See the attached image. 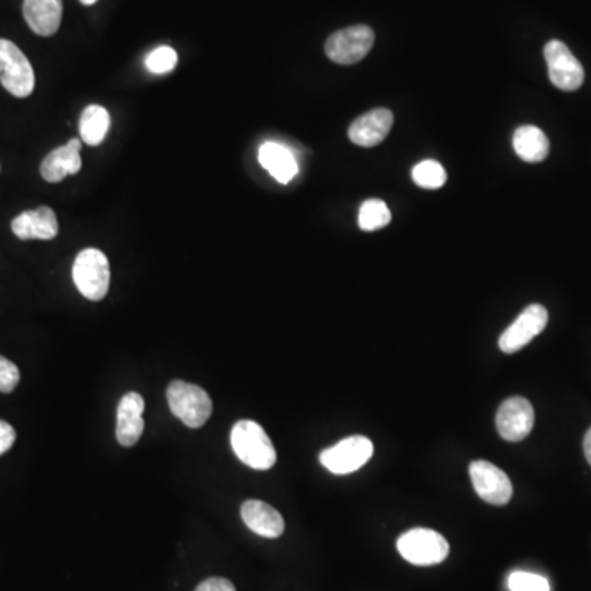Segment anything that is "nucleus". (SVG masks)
<instances>
[{"label":"nucleus","mask_w":591,"mask_h":591,"mask_svg":"<svg viewBox=\"0 0 591 591\" xmlns=\"http://www.w3.org/2000/svg\"><path fill=\"white\" fill-rule=\"evenodd\" d=\"M243 523L258 536L276 539L285 532V519L270 504L258 500H248L240 509Z\"/></svg>","instance_id":"nucleus-16"},{"label":"nucleus","mask_w":591,"mask_h":591,"mask_svg":"<svg viewBox=\"0 0 591 591\" xmlns=\"http://www.w3.org/2000/svg\"><path fill=\"white\" fill-rule=\"evenodd\" d=\"M0 83L12 96L28 97L35 89V73L15 43L0 38Z\"/></svg>","instance_id":"nucleus-5"},{"label":"nucleus","mask_w":591,"mask_h":591,"mask_svg":"<svg viewBox=\"0 0 591 591\" xmlns=\"http://www.w3.org/2000/svg\"><path fill=\"white\" fill-rule=\"evenodd\" d=\"M470 478L478 496L486 503L503 506L513 498V483L508 475L486 460L470 463Z\"/></svg>","instance_id":"nucleus-9"},{"label":"nucleus","mask_w":591,"mask_h":591,"mask_svg":"<svg viewBox=\"0 0 591 591\" xmlns=\"http://www.w3.org/2000/svg\"><path fill=\"white\" fill-rule=\"evenodd\" d=\"M509 590L511 591H550L547 578L529 572H514L509 575Z\"/></svg>","instance_id":"nucleus-24"},{"label":"nucleus","mask_w":591,"mask_h":591,"mask_svg":"<svg viewBox=\"0 0 591 591\" xmlns=\"http://www.w3.org/2000/svg\"><path fill=\"white\" fill-rule=\"evenodd\" d=\"M583 450H585V457L591 465V429H588L587 436L583 440Z\"/></svg>","instance_id":"nucleus-28"},{"label":"nucleus","mask_w":591,"mask_h":591,"mask_svg":"<svg viewBox=\"0 0 591 591\" xmlns=\"http://www.w3.org/2000/svg\"><path fill=\"white\" fill-rule=\"evenodd\" d=\"M166 398H168L171 413L191 429L204 426L211 417L212 399L201 386L191 385L181 380L173 381L168 386Z\"/></svg>","instance_id":"nucleus-2"},{"label":"nucleus","mask_w":591,"mask_h":591,"mask_svg":"<svg viewBox=\"0 0 591 591\" xmlns=\"http://www.w3.org/2000/svg\"><path fill=\"white\" fill-rule=\"evenodd\" d=\"M534 408L523 396H513L501 404L496 413V429L509 442H519L531 434Z\"/></svg>","instance_id":"nucleus-11"},{"label":"nucleus","mask_w":591,"mask_h":591,"mask_svg":"<svg viewBox=\"0 0 591 591\" xmlns=\"http://www.w3.org/2000/svg\"><path fill=\"white\" fill-rule=\"evenodd\" d=\"M81 140L73 138L63 147L56 148L45 156L40 166V173L48 183H60L66 176L78 175L81 161Z\"/></svg>","instance_id":"nucleus-15"},{"label":"nucleus","mask_w":591,"mask_h":591,"mask_svg":"<svg viewBox=\"0 0 591 591\" xmlns=\"http://www.w3.org/2000/svg\"><path fill=\"white\" fill-rule=\"evenodd\" d=\"M15 434L14 427L10 426L9 422L0 421V455H4L7 450L12 449L14 445Z\"/></svg>","instance_id":"nucleus-27"},{"label":"nucleus","mask_w":591,"mask_h":591,"mask_svg":"<svg viewBox=\"0 0 591 591\" xmlns=\"http://www.w3.org/2000/svg\"><path fill=\"white\" fill-rule=\"evenodd\" d=\"M73 280L79 293L91 301L106 298L110 285V266L106 255L97 248H86L73 265Z\"/></svg>","instance_id":"nucleus-3"},{"label":"nucleus","mask_w":591,"mask_h":591,"mask_svg":"<svg viewBox=\"0 0 591 591\" xmlns=\"http://www.w3.org/2000/svg\"><path fill=\"white\" fill-rule=\"evenodd\" d=\"M413 179L419 188L439 189L447 181V173L439 161L426 160L414 166Z\"/></svg>","instance_id":"nucleus-22"},{"label":"nucleus","mask_w":591,"mask_h":591,"mask_svg":"<svg viewBox=\"0 0 591 591\" xmlns=\"http://www.w3.org/2000/svg\"><path fill=\"white\" fill-rule=\"evenodd\" d=\"M550 83L560 91H577L585 81V71L580 61L573 56L569 46L560 40H552L544 48Z\"/></svg>","instance_id":"nucleus-8"},{"label":"nucleus","mask_w":591,"mask_h":591,"mask_svg":"<svg viewBox=\"0 0 591 591\" xmlns=\"http://www.w3.org/2000/svg\"><path fill=\"white\" fill-rule=\"evenodd\" d=\"M97 0H81V4L84 5H92V4H96Z\"/></svg>","instance_id":"nucleus-29"},{"label":"nucleus","mask_w":591,"mask_h":591,"mask_svg":"<svg viewBox=\"0 0 591 591\" xmlns=\"http://www.w3.org/2000/svg\"><path fill=\"white\" fill-rule=\"evenodd\" d=\"M196 591H237L234 583L229 582L227 578H207L196 588Z\"/></svg>","instance_id":"nucleus-26"},{"label":"nucleus","mask_w":591,"mask_h":591,"mask_svg":"<svg viewBox=\"0 0 591 591\" xmlns=\"http://www.w3.org/2000/svg\"><path fill=\"white\" fill-rule=\"evenodd\" d=\"M23 17L37 35L51 37L61 25L63 0H25Z\"/></svg>","instance_id":"nucleus-17"},{"label":"nucleus","mask_w":591,"mask_h":591,"mask_svg":"<svg viewBox=\"0 0 591 591\" xmlns=\"http://www.w3.org/2000/svg\"><path fill=\"white\" fill-rule=\"evenodd\" d=\"M514 152L527 163H541L549 155L550 143L546 133L534 125H524L514 132Z\"/></svg>","instance_id":"nucleus-19"},{"label":"nucleus","mask_w":591,"mask_h":591,"mask_svg":"<svg viewBox=\"0 0 591 591\" xmlns=\"http://www.w3.org/2000/svg\"><path fill=\"white\" fill-rule=\"evenodd\" d=\"M176 65H178V53L171 46H158L145 60V66L153 74L171 73Z\"/></svg>","instance_id":"nucleus-23"},{"label":"nucleus","mask_w":591,"mask_h":591,"mask_svg":"<svg viewBox=\"0 0 591 591\" xmlns=\"http://www.w3.org/2000/svg\"><path fill=\"white\" fill-rule=\"evenodd\" d=\"M373 442L365 436L347 437L339 444L332 445L322 452V465L334 475H349L357 472L372 459Z\"/></svg>","instance_id":"nucleus-7"},{"label":"nucleus","mask_w":591,"mask_h":591,"mask_svg":"<svg viewBox=\"0 0 591 591\" xmlns=\"http://www.w3.org/2000/svg\"><path fill=\"white\" fill-rule=\"evenodd\" d=\"M109 127L110 115L107 109L96 106V104L84 109L81 120H79V133H81L84 143H88L91 147L101 145L106 140Z\"/></svg>","instance_id":"nucleus-20"},{"label":"nucleus","mask_w":591,"mask_h":591,"mask_svg":"<svg viewBox=\"0 0 591 591\" xmlns=\"http://www.w3.org/2000/svg\"><path fill=\"white\" fill-rule=\"evenodd\" d=\"M60 225L51 207H38L25 211L12 220V232L20 240H53L58 235Z\"/></svg>","instance_id":"nucleus-14"},{"label":"nucleus","mask_w":591,"mask_h":591,"mask_svg":"<svg viewBox=\"0 0 591 591\" xmlns=\"http://www.w3.org/2000/svg\"><path fill=\"white\" fill-rule=\"evenodd\" d=\"M260 165L281 184H288L298 175V161L285 145L276 142L263 143L258 150Z\"/></svg>","instance_id":"nucleus-18"},{"label":"nucleus","mask_w":591,"mask_h":591,"mask_svg":"<svg viewBox=\"0 0 591 591\" xmlns=\"http://www.w3.org/2000/svg\"><path fill=\"white\" fill-rule=\"evenodd\" d=\"M143 411H145V401L140 394L127 393L120 399L119 409H117V427H115V436L120 445L133 447L140 440L145 429Z\"/></svg>","instance_id":"nucleus-12"},{"label":"nucleus","mask_w":591,"mask_h":591,"mask_svg":"<svg viewBox=\"0 0 591 591\" xmlns=\"http://www.w3.org/2000/svg\"><path fill=\"white\" fill-rule=\"evenodd\" d=\"M375 33L367 25H353L332 33L326 42V55L337 65H355L370 53Z\"/></svg>","instance_id":"nucleus-6"},{"label":"nucleus","mask_w":591,"mask_h":591,"mask_svg":"<svg viewBox=\"0 0 591 591\" xmlns=\"http://www.w3.org/2000/svg\"><path fill=\"white\" fill-rule=\"evenodd\" d=\"M394 117L391 110L375 109L370 110L357 120H353L349 129L350 142L358 147H375L385 140L393 127Z\"/></svg>","instance_id":"nucleus-13"},{"label":"nucleus","mask_w":591,"mask_h":591,"mask_svg":"<svg viewBox=\"0 0 591 591\" xmlns=\"http://www.w3.org/2000/svg\"><path fill=\"white\" fill-rule=\"evenodd\" d=\"M391 222V212L385 202L380 199L365 201L358 212V225L365 232L380 230Z\"/></svg>","instance_id":"nucleus-21"},{"label":"nucleus","mask_w":591,"mask_h":591,"mask_svg":"<svg viewBox=\"0 0 591 591\" xmlns=\"http://www.w3.org/2000/svg\"><path fill=\"white\" fill-rule=\"evenodd\" d=\"M230 442L240 462L250 468L270 470L276 463L275 445L255 421L237 422L230 434Z\"/></svg>","instance_id":"nucleus-1"},{"label":"nucleus","mask_w":591,"mask_h":591,"mask_svg":"<svg viewBox=\"0 0 591 591\" xmlns=\"http://www.w3.org/2000/svg\"><path fill=\"white\" fill-rule=\"evenodd\" d=\"M549 312L541 304H531L519 314L518 319L504 330L500 337V349L504 353H516L524 349L534 337L546 329Z\"/></svg>","instance_id":"nucleus-10"},{"label":"nucleus","mask_w":591,"mask_h":591,"mask_svg":"<svg viewBox=\"0 0 591 591\" xmlns=\"http://www.w3.org/2000/svg\"><path fill=\"white\" fill-rule=\"evenodd\" d=\"M20 381L19 368L0 355V393H12Z\"/></svg>","instance_id":"nucleus-25"},{"label":"nucleus","mask_w":591,"mask_h":591,"mask_svg":"<svg viewBox=\"0 0 591 591\" xmlns=\"http://www.w3.org/2000/svg\"><path fill=\"white\" fill-rule=\"evenodd\" d=\"M399 554L411 564L429 567L449 557V542L432 529H411L398 539Z\"/></svg>","instance_id":"nucleus-4"}]
</instances>
